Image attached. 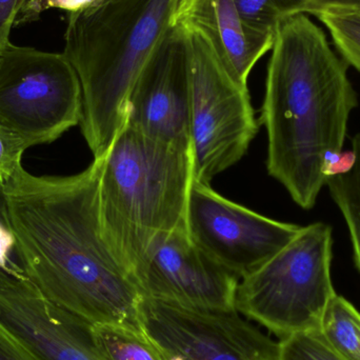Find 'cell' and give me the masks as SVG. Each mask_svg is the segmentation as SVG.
I'll list each match as a JSON object with an SVG mask.
<instances>
[{
	"mask_svg": "<svg viewBox=\"0 0 360 360\" xmlns=\"http://www.w3.org/2000/svg\"><path fill=\"white\" fill-rule=\"evenodd\" d=\"M103 158L70 176L21 169L4 186L25 275L46 300L91 325L143 332V295L105 237L99 212Z\"/></svg>",
	"mask_w": 360,
	"mask_h": 360,
	"instance_id": "1",
	"label": "cell"
},
{
	"mask_svg": "<svg viewBox=\"0 0 360 360\" xmlns=\"http://www.w3.org/2000/svg\"><path fill=\"white\" fill-rule=\"evenodd\" d=\"M271 51L260 116L268 134L266 169L298 207L311 210L344 152L359 99L348 63L306 15L279 25Z\"/></svg>",
	"mask_w": 360,
	"mask_h": 360,
	"instance_id": "2",
	"label": "cell"
},
{
	"mask_svg": "<svg viewBox=\"0 0 360 360\" xmlns=\"http://www.w3.org/2000/svg\"><path fill=\"white\" fill-rule=\"evenodd\" d=\"M179 0H101L69 14L63 54L79 78L80 128L103 158L126 124L131 90L172 27Z\"/></svg>",
	"mask_w": 360,
	"mask_h": 360,
	"instance_id": "3",
	"label": "cell"
},
{
	"mask_svg": "<svg viewBox=\"0 0 360 360\" xmlns=\"http://www.w3.org/2000/svg\"><path fill=\"white\" fill-rule=\"evenodd\" d=\"M193 181L192 149L127 124L114 139L103 158L99 212L112 250L133 278L162 236L186 229Z\"/></svg>",
	"mask_w": 360,
	"mask_h": 360,
	"instance_id": "4",
	"label": "cell"
},
{
	"mask_svg": "<svg viewBox=\"0 0 360 360\" xmlns=\"http://www.w3.org/2000/svg\"><path fill=\"white\" fill-rule=\"evenodd\" d=\"M332 258L331 226L325 222L302 226L281 251L239 279L235 310L281 340L319 330L336 295Z\"/></svg>",
	"mask_w": 360,
	"mask_h": 360,
	"instance_id": "5",
	"label": "cell"
},
{
	"mask_svg": "<svg viewBox=\"0 0 360 360\" xmlns=\"http://www.w3.org/2000/svg\"><path fill=\"white\" fill-rule=\"evenodd\" d=\"M184 30L190 52L194 179L210 184L245 156L259 126L249 89L229 75L202 35Z\"/></svg>",
	"mask_w": 360,
	"mask_h": 360,
	"instance_id": "6",
	"label": "cell"
},
{
	"mask_svg": "<svg viewBox=\"0 0 360 360\" xmlns=\"http://www.w3.org/2000/svg\"><path fill=\"white\" fill-rule=\"evenodd\" d=\"M82 114L79 78L63 53L12 42L0 52V124L27 148L56 141Z\"/></svg>",
	"mask_w": 360,
	"mask_h": 360,
	"instance_id": "7",
	"label": "cell"
},
{
	"mask_svg": "<svg viewBox=\"0 0 360 360\" xmlns=\"http://www.w3.org/2000/svg\"><path fill=\"white\" fill-rule=\"evenodd\" d=\"M143 335L160 360H277L278 342L236 310H202L143 297Z\"/></svg>",
	"mask_w": 360,
	"mask_h": 360,
	"instance_id": "8",
	"label": "cell"
},
{
	"mask_svg": "<svg viewBox=\"0 0 360 360\" xmlns=\"http://www.w3.org/2000/svg\"><path fill=\"white\" fill-rule=\"evenodd\" d=\"M300 228L233 202L210 184L192 182L186 209L188 235L199 249L238 279L268 262Z\"/></svg>",
	"mask_w": 360,
	"mask_h": 360,
	"instance_id": "9",
	"label": "cell"
},
{
	"mask_svg": "<svg viewBox=\"0 0 360 360\" xmlns=\"http://www.w3.org/2000/svg\"><path fill=\"white\" fill-rule=\"evenodd\" d=\"M124 124L154 141L192 149L190 52L179 25L167 32L135 80Z\"/></svg>",
	"mask_w": 360,
	"mask_h": 360,
	"instance_id": "10",
	"label": "cell"
},
{
	"mask_svg": "<svg viewBox=\"0 0 360 360\" xmlns=\"http://www.w3.org/2000/svg\"><path fill=\"white\" fill-rule=\"evenodd\" d=\"M143 297L202 310H235L239 279L191 239L188 229L169 233L154 245L135 274Z\"/></svg>",
	"mask_w": 360,
	"mask_h": 360,
	"instance_id": "11",
	"label": "cell"
},
{
	"mask_svg": "<svg viewBox=\"0 0 360 360\" xmlns=\"http://www.w3.org/2000/svg\"><path fill=\"white\" fill-rule=\"evenodd\" d=\"M0 326L40 360H109L91 323L46 300L30 279L0 290Z\"/></svg>",
	"mask_w": 360,
	"mask_h": 360,
	"instance_id": "12",
	"label": "cell"
},
{
	"mask_svg": "<svg viewBox=\"0 0 360 360\" xmlns=\"http://www.w3.org/2000/svg\"><path fill=\"white\" fill-rule=\"evenodd\" d=\"M173 25L202 35L229 75L245 88L252 70L274 44L275 35L243 21L234 0H179Z\"/></svg>",
	"mask_w": 360,
	"mask_h": 360,
	"instance_id": "13",
	"label": "cell"
},
{
	"mask_svg": "<svg viewBox=\"0 0 360 360\" xmlns=\"http://www.w3.org/2000/svg\"><path fill=\"white\" fill-rule=\"evenodd\" d=\"M319 331L340 359L360 360V312L346 298H332Z\"/></svg>",
	"mask_w": 360,
	"mask_h": 360,
	"instance_id": "14",
	"label": "cell"
},
{
	"mask_svg": "<svg viewBox=\"0 0 360 360\" xmlns=\"http://www.w3.org/2000/svg\"><path fill=\"white\" fill-rule=\"evenodd\" d=\"M352 151V168L345 174L328 177L326 186L348 226L355 266L360 273V133L353 137Z\"/></svg>",
	"mask_w": 360,
	"mask_h": 360,
	"instance_id": "15",
	"label": "cell"
},
{
	"mask_svg": "<svg viewBox=\"0 0 360 360\" xmlns=\"http://www.w3.org/2000/svg\"><path fill=\"white\" fill-rule=\"evenodd\" d=\"M91 329L109 360H160L143 332L117 325H91Z\"/></svg>",
	"mask_w": 360,
	"mask_h": 360,
	"instance_id": "16",
	"label": "cell"
},
{
	"mask_svg": "<svg viewBox=\"0 0 360 360\" xmlns=\"http://www.w3.org/2000/svg\"><path fill=\"white\" fill-rule=\"evenodd\" d=\"M241 18L255 31L275 35L279 25L300 14H311L309 0H234Z\"/></svg>",
	"mask_w": 360,
	"mask_h": 360,
	"instance_id": "17",
	"label": "cell"
},
{
	"mask_svg": "<svg viewBox=\"0 0 360 360\" xmlns=\"http://www.w3.org/2000/svg\"><path fill=\"white\" fill-rule=\"evenodd\" d=\"M316 16L327 27L342 58L360 72L359 13L323 12Z\"/></svg>",
	"mask_w": 360,
	"mask_h": 360,
	"instance_id": "18",
	"label": "cell"
},
{
	"mask_svg": "<svg viewBox=\"0 0 360 360\" xmlns=\"http://www.w3.org/2000/svg\"><path fill=\"white\" fill-rule=\"evenodd\" d=\"M29 279L19 259L16 237L8 215V199L0 184V290Z\"/></svg>",
	"mask_w": 360,
	"mask_h": 360,
	"instance_id": "19",
	"label": "cell"
},
{
	"mask_svg": "<svg viewBox=\"0 0 360 360\" xmlns=\"http://www.w3.org/2000/svg\"><path fill=\"white\" fill-rule=\"evenodd\" d=\"M277 360H342L319 330L300 332L278 342Z\"/></svg>",
	"mask_w": 360,
	"mask_h": 360,
	"instance_id": "20",
	"label": "cell"
},
{
	"mask_svg": "<svg viewBox=\"0 0 360 360\" xmlns=\"http://www.w3.org/2000/svg\"><path fill=\"white\" fill-rule=\"evenodd\" d=\"M27 143L14 131L0 124V184L6 186L22 169Z\"/></svg>",
	"mask_w": 360,
	"mask_h": 360,
	"instance_id": "21",
	"label": "cell"
},
{
	"mask_svg": "<svg viewBox=\"0 0 360 360\" xmlns=\"http://www.w3.org/2000/svg\"><path fill=\"white\" fill-rule=\"evenodd\" d=\"M27 0H0V52L11 44L10 35Z\"/></svg>",
	"mask_w": 360,
	"mask_h": 360,
	"instance_id": "22",
	"label": "cell"
},
{
	"mask_svg": "<svg viewBox=\"0 0 360 360\" xmlns=\"http://www.w3.org/2000/svg\"><path fill=\"white\" fill-rule=\"evenodd\" d=\"M0 360H40L0 326Z\"/></svg>",
	"mask_w": 360,
	"mask_h": 360,
	"instance_id": "23",
	"label": "cell"
},
{
	"mask_svg": "<svg viewBox=\"0 0 360 360\" xmlns=\"http://www.w3.org/2000/svg\"><path fill=\"white\" fill-rule=\"evenodd\" d=\"M311 14L323 12L360 13V0H309Z\"/></svg>",
	"mask_w": 360,
	"mask_h": 360,
	"instance_id": "24",
	"label": "cell"
},
{
	"mask_svg": "<svg viewBox=\"0 0 360 360\" xmlns=\"http://www.w3.org/2000/svg\"><path fill=\"white\" fill-rule=\"evenodd\" d=\"M32 1H35V0H27V4H29V2H32Z\"/></svg>",
	"mask_w": 360,
	"mask_h": 360,
	"instance_id": "25",
	"label": "cell"
},
{
	"mask_svg": "<svg viewBox=\"0 0 360 360\" xmlns=\"http://www.w3.org/2000/svg\"><path fill=\"white\" fill-rule=\"evenodd\" d=\"M359 14H360V13H359Z\"/></svg>",
	"mask_w": 360,
	"mask_h": 360,
	"instance_id": "26",
	"label": "cell"
}]
</instances>
